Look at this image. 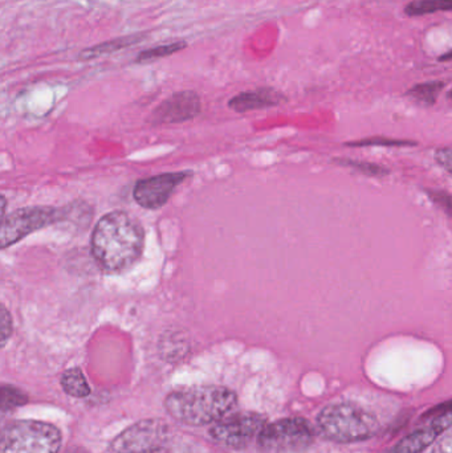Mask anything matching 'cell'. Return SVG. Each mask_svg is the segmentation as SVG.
Returning a JSON list of instances; mask_svg holds the SVG:
<instances>
[{
    "label": "cell",
    "mask_w": 452,
    "mask_h": 453,
    "mask_svg": "<svg viewBox=\"0 0 452 453\" xmlns=\"http://www.w3.org/2000/svg\"><path fill=\"white\" fill-rule=\"evenodd\" d=\"M145 232L142 226L124 211L101 218L92 234L96 263L108 273H122L142 255Z\"/></svg>",
    "instance_id": "6da1fadb"
},
{
    "label": "cell",
    "mask_w": 452,
    "mask_h": 453,
    "mask_svg": "<svg viewBox=\"0 0 452 453\" xmlns=\"http://www.w3.org/2000/svg\"><path fill=\"white\" fill-rule=\"evenodd\" d=\"M238 403L235 393L222 386H193L172 391L165 401L167 412L188 426H207L219 422Z\"/></svg>",
    "instance_id": "7a4b0ae2"
},
{
    "label": "cell",
    "mask_w": 452,
    "mask_h": 453,
    "mask_svg": "<svg viewBox=\"0 0 452 453\" xmlns=\"http://www.w3.org/2000/svg\"><path fill=\"white\" fill-rule=\"evenodd\" d=\"M318 425L326 439L337 443L368 441L379 431V420L353 403L329 404L318 415Z\"/></svg>",
    "instance_id": "3957f363"
},
{
    "label": "cell",
    "mask_w": 452,
    "mask_h": 453,
    "mask_svg": "<svg viewBox=\"0 0 452 453\" xmlns=\"http://www.w3.org/2000/svg\"><path fill=\"white\" fill-rule=\"evenodd\" d=\"M61 434L50 423L21 420L0 431V453H58Z\"/></svg>",
    "instance_id": "277c9868"
},
{
    "label": "cell",
    "mask_w": 452,
    "mask_h": 453,
    "mask_svg": "<svg viewBox=\"0 0 452 453\" xmlns=\"http://www.w3.org/2000/svg\"><path fill=\"white\" fill-rule=\"evenodd\" d=\"M315 430L303 418H288L265 425L257 436L260 449L267 452H297L312 446Z\"/></svg>",
    "instance_id": "5b68a950"
},
{
    "label": "cell",
    "mask_w": 452,
    "mask_h": 453,
    "mask_svg": "<svg viewBox=\"0 0 452 453\" xmlns=\"http://www.w3.org/2000/svg\"><path fill=\"white\" fill-rule=\"evenodd\" d=\"M65 219V211L53 207H26L0 220V250L16 244L32 232Z\"/></svg>",
    "instance_id": "8992f818"
},
{
    "label": "cell",
    "mask_w": 452,
    "mask_h": 453,
    "mask_svg": "<svg viewBox=\"0 0 452 453\" xmlns=\"http://www.w3.org/2000/svg\"><path fill=\"white\" fill-rule=\"evenodd\" d=\"M170 431L159 419L141 420L111 441L114 453H166Z\"/></svg>",
    "instance_id": "52a82bcc"
},
{
    "label": "cell",
    "mask_w": 452,
    "mask_h": 453,
    "mask_svg": "<svg viewBox=\"0 0 452 453\" xmlns=\"http://www.w3.org/2000/svg\"><path fill=\"white\" fill-rule=\"evenodd\" d=\"M265 425V418L257 412H231L215 423L210 435L223 446L243 449L259 436Z\"/></svg>",
    "instance_id": "ba28073f"
},
{
    "label": "cell",
    "mask_w": 452,
    "mask_h": 453,
    "mask_svg": "<svg viewBox=\"0 0 452 453\" xmlns=\"http://www.w3.org/2000/svg\"><path fill=\"white\" fill-rule=\"evenodd\" d=\"M190 175L191 173L186 172L169 173L140 180L133 191L135 202L143 209H161L167 203L175 188Z\"/></svg>",
    "instance_id": "9c48e42d"
},
{
    "label": "cell",
    "mask_w": 452,
    "mask_h": 453,
    "mask_svg": "<svg viewBox=\"0 0 452 453\" xmlns=\"http://www.w3.org/2000/svg\"><path fill=\"white\" fill-rule=\"evenodd\" d=\"M202 103L198 93L183 90L174 93L153 111L154 124H180L190 121L201 113Z\"/></svg>",
    "instance_id": "30bf717a"
},
{
    "label": "cell",
    "mask_w": 452,
    "mask_h": 453,
    "mask_svg": "<svg viewBox=\"0 0 452 453\" xmlns=\"http://www.w3.org/2000/svg\"><path fill=\"white\" fill-rule=\"evenodd\" d=\"M450 425L451 411L450 407H448L443 414L435 418L429 426L406 436L387 453H422L437 441L438 436L448 431Z\"/></svg>",
    "instance_id": "8fae6325"
},
{
    "label": "cell",
    "mask_w": 452,
    "mask_h": 453,
    "mask_svg": "<svg viewBox=\"0 0 452 453\" xmlns=\"http://www.w3.org/2000/svg\"><path fill=\"white\" fill-rule=\"evenodd\" d=\"M286 101V96L273 88H257V89L239 93L235 97L231 98L228 101V108L238 113H246L257 109L279 106Z\"/></svg>",
    "instance_id": "7c38bea8"
},
{
    "label": "cell",
    "mask_w": 452,
    "mask_h": 453,
    "mask_svg": "<svg viewBox=\"0 0 452 453\" xmlns=\"http://www.w3.org/2000/svg\"><path fill=\"white\" fill-rule=\"evenodd\" d=\"M145 37L146 34H134L129 35V36L117 37V39L85 48L80 53L79 58L80 60H90V58H100V56L111 55V53L119 52V50L137 44Z\"/></svg>",
    "instance_id": "4fadbf2b"
},
{
    "label": "cell",
    "mask_w": 452,
    "mask_h": 453,
    "mask_svg": "<svg viewBox=\"0 0 452 453\" xmlns=\"http://www.w3.org/2000/svg\"><path fill=\"white\" fill-rule=\"evenodd\" d=\"M445 88L443 81H429L424 84H417L406 92L408 97L413 98L417 103L425 106H433L437 103L441 92Z\"/></svg>",
    "instance_id": "5bb4252c"
},
{
    "label": "cell",
    "mask_w": 452,
    "mask_h": 453,
    "mask_svg": "<svg viewBox=\"0 0 452 453\" xmlns=\"http://www.w3.org/2000/svg\"><path fill=\"white\" fill-rule=\"evenodd\" d=\"M61 386L63 390L73 398H85L90 393L89 385L80 369H71L64 372Z\"/></svg>",
    "instance_id": "9a60e30c"
},
{
    "label": "cell",
    "mask_w": 452,
    "mask_h": 453,
    "mask_svg": "<svg viewBox=\"0 0 452 453\" xmlns=\"http://www.w3.org/2000/svg\"><path fill=\"white\" fill-rule=\"evenodd\" d=\"M452 10V0H413L406 4L405 13L410 18L416 16L430 15V13L441 12V11Z\"/></svg>",
    "instance_id": "2e32d148"
},
{
    "label": "cell",
    "mask_w": 452,
    "mask_h": 453,
    "mask_svg": "<svg viewBox=\"0 0 452 453\" xmlns=\"http://www.w3.org/2000/svg\"><path fill=\"white\" fill-rule=\"evenodd\" d=\"M188 47V42L180 40V42H169V44L157 45V47L149 48L142 50L137 56V63H146V61L158 60V58H167V56L175 55Z\"/></svg>",
    "instance_id": "e0dca14e"
},
{
    "label": "cell",
    "mask_w": 452,
    "mask_h": 453,
    "mask_svg": "<svg viewBox=\"0 0 452 453\" xmlns=\"http://www.w3.org/2000/svg\"><path fill=\"white\" fill-rule=\"evenodd\" d=\"M12 317L4 305L0 303V348H4L12 335Z\"/></svg>",
    "instance_id": "ac0fdd59"
},
{
    "label": "cell",
    "mask_w": 452,
    "mask_h": 453,
    "mask_svg": "<svg viewBox=\"0 0 452 453\" xmlns=\"http://www.w3.org/2000/svg\"><path fill=\"white\" fill-rule=\"evenodd\" d=\"M24 401H26V398H24L23 394L19 393L15 388H0V411L24 403Z\"/></svg>",
    "instance_id": "d6986e66"
},
{
    "label": "cell",
    "mask_w": 452,
    "mask_h": 453,
    "mask_svg": "<svg viewBox=\"0 0 452 453\" xmlns=\"http://www.w3.org/2000/svg\"><path fill=\"white\" fill-rule=\"evenodd\" d=\"M345 164L349 165V166L355 167V169L361 170V172L365 173L368 175H387V170L384 169V167L377 166V165L373 164H365V162H355L350 161V159H347Z\"/></svg>",
    "instance_id": "ffe728a7"
},
{
    "label": "cell",
    "mask_w": 452,
    "mask_h": 453,
    "mask_svg": "<svg viewBox=\"0 0 452 453\" xmlns=\"http://www.w3.org/2000/svg\"><path fill=\"white\" fill-rule=\"evenodd\" d=\"M355 145L403 146L409 145V141L381 140V138H376V140L363 141V142L355 143Z\"/></svg>",
    "instance_id": "44dd1931"
},
{
    "label": "cell",
    "mask_w": 452,
    "mask_h": 453,
    "mask_svg": "<svg viewBox=\"0 0 452 453\" xmlns=\"http://www.w3.org/2000/svg\"><path fill=\"white\" fill-rule=\"evenodd\" d=\"M433 453H451V434L448 430L443 433L442 439L435 444Z\"/></svg>",
    "instance_id": "7402d4cb"
},
{
    "label": "cell",
    "mask_w": 452,
    "mask_h": 453,
    "mask_svg": "<svg viewBox=\"0 0 452 453\" xmlns=\"http://www.w3.org/2000/svg\"><path fill=\"white\" fill-rule=\"evenodd\" d=\"M437 161L448 170V173L451 172V151L450 149L446 148L437 153Z\"/></svg>",
    "instance_id": "603a6c76"
},
{
    "label": "cell",
    "mask_w": 452,
    "mask_h": 453,
    "mask_svg": "<svg viewBox=\"0 0 452 453\" xmlns=\"http://www.w3.org/2000/svg\"><path fill=\"white\" fill-rule=\"evenodd\" d=\"M5 207H7V201H5L4 196H0V220L4 217Z\"/></svg>",
    "instance_id": "cb8c5ba5"
},
{
    "label": "cell",
    "mask_w": 452,
    "mask_h": 453,
    "mask_svg": "<svg viewBox=\"0 0 452 453\" xmlns=\"http://www.w3.org/2000/svg\"><path fill=\"white\" fill-rule=\"evenodd\" d=\"M451 58H452V52H451V50H448V52L446 53L445 56H441V58H438V60H440V61H450Z\"/></svg>",
    "instance_id": "d4e9b609"
},
{
    "label": "cell",
    "mask_w": 452,
    "mask_h": 453,
    "mask_svg": "<svg viewBox=\"0 0 452 453\" xmlns=\"http://www.w3.org/2000/svg\"><path fill=\"white\" fill-rule=\"evenodd\" d=\"M3 427H4V425H3V417L2 414H0V431L3 430Z\"/></svg>",
    "instance_id": "484cf974"
}]
</instances>
